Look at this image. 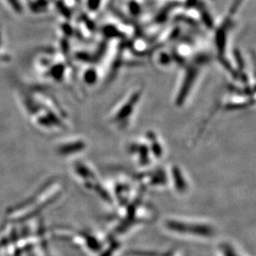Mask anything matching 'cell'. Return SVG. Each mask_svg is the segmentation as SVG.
<instances>
[{"label": "cell", "mask_w": 256, "mask_h": 256, "mask_svg": "<svg viewBox=\"0 0 256 256\" xmlns=\"http://www.w3.org/2000/svg\"><path fill=\"white\" fill-rule=\"evenodd\" d=\"M161 226L168 234L182 239L208 242L218 234L215 224L202 218L168 216L162 220Z\"/></svg>", "instance_id": "1"}, {"label": "cell", "mask_w": 256, "mask_h": 256, "mask_svg": "<svg viewBox=\"0 0 256 256\" xmlns=\"http://www.w3.org/2000/svg\"><path fill=\"white\" fill-rule=\"evenodd\" d=\"M244 0H234L228 14L224 16L222 22L216 27L214 32V45L216 56L220 65L230 75L234 76V66L228 56L229 36L236 26V18Z\"/></svg>", "instance_id": "2"}, {"label": "cell", "mask_w": 256, "mask_h": 256, "mask_svg": "<svg viewBox=\"0 0 256 256\" xmlns=\"http://www.w3.org/2000/svg\"><path fill=\"white\" fill-rule=\"evenodd\" d=\"M208 60L209 58L205 55H198L196 58L192 56L188 62L184 63V72L174 96V103L175 106L182 108L186 104L196 82L200 78L203 66Z\"/></svg>", "instance_id": "3"}, {"label": "cell", "mask_w": 256, "mask_h": 256, "mask_svg": "<svg viewBox=\"0 0 256 256\" xmlns=\"http://www.w3.org/2000/svg\"><path fill=\"white\" fill-rule=\"evenodd\" d=\"M142 86L131 90L110 113L108 121L118 130H124L130 126L144 94Z\"/></svg>", "instance_id": "4"}, {"label": "cell", "mask_w": 256, "mask_h": 256, "mask_svg": "<svg viewBox=\"0 0 256 256\" xmlns=\"http://www.w3.org/2000/svg\"><path fill=\"white\" fill-rule=\"evenodd\" d=\"M137 181L144 186V188H168V168L151 166L146 170H141L137 178Z\"/></svg>", "instance_id": "5"}, {"label": "cell", "mask_w": 256, "mask_h": 256, "mask_svg": "<svg viewBox=\"0 0 256 256\" xmlns=\"http://www.w3.org/2000/svg\"><path fill=\"white\" fill-rule=\"evenodd\" d=\"M127 152L130 156L133 162L141 170H146L151 167L155 162L152 158L150 148L144 138L140 137L128 142L127 146Z\"/></svg>", "instance_id": "6"}, {"label": "cell", "mask_w": 256, "mask_h": 256, "mask_svg": "<svg viewBox=\"0 0 256 256\" xmlns=\"http://www.w3.org/2000/svg\"><path fill=\"white\" fill-rule=\"evenodd\" d=\"M168 168V188L178 196H185L191 190V182L185 170L174 164Z\"/></svg>", "instance_id": "7"}, {"label": "cell", "mask_w": 256, "mask_h": 256, "mask_svg": "<svg viewBox=\"0 0 256 256\" xmlns=\"http://www.w3.org/2000/svg\"><path fill=\"white\" fill-rule=\"evenodd\" d=\"M142 138H144L147 142L155 162H158L162 160L164 157L166 150L164 142L162 138H160V136L155 131L148 130L142 136Z\"/></svg>", "instance_id": "8"}, {"label": "cell", "mask_w": 256, "mask_h": 256, "mask_svg": "<svg viewBox=\"0 0 256 256\" xmlns=\"http://www.w3.org/2000/svg\"><path fill=\"white\" fill-rule=\"evenodd\" d=\"M152 60L154 62L156 66L162 68H170L174 63H175V59L172 51H166V50L162 51L160 49L154 52Z\"/></svg>", "instance_id": "9"}, {"label": "cell", "mask_w": 256, "mask_h": 256, "mask_svg": "<svg viewBox=\"0 0 256 256\" xmlns=\"http://www.w3.org/2000/svg\"><path fill=\"white\" fill-rule=\"evenodd\" d=\"M100 76V72L99 69L94 65L90 64L88 68H86L85 70H83L82 78L83 82L85 83L86 86H93L96 85V83L98 82Z\"/></svg>", "instance_id": "10"}, {"label": "cell", "mask_w": 256, "mask_h": 256, "mask_svg": "<svg viewBox=\"0 0 256 256\" xmlns=\"http://www.w3.org/2000/svg\"><path fill=\"white\" fill-rule=\"evenodd\" d=\"M219 256H244L239 252V250L228 240H222L218 244Z\"/></svg>", "instance_id": "11"}, {"label": "cell", "mask_w": 256, "mask_h": 256, "mask_svg": "<svg viewBox=\"0 0 256 256\" xmlns=\"http://www.w3.org/2000/svg\"><path fill=\"white\" fill-rule=\"evenodd\" d=\"M126 8L133 17H138L142 12V5L140 0H127Z\"/></svg>", "instance_id": "12"}, {"label": "cell", "mask_w": 256, "mask_h": 256, "mask_svg": "<svg viewBox=\"0 0 256 256\" xmlns=\"http://www.w3.org/2000/svg\"><path fill=\"white\" fill-rule=\"evenodd\" d=\"M84 2L90 14H98L107 4L106 0H85Z\"/></svg>", "instance_id": "13"}, {"label": "cell", "mask_w": 256, "mask_h": 256, "mask_svg": "<svg viewBox=\"0 0 256 256\" xmlns=\"http://www.w3.org/2000/svg\"><path fill=\"white\" fill-rule=\"evenodd\" d=\"M5 6L8 10H12V12H14L16 14H20L22 12V6L20 4L18 0H1Z\"/></svg>", "instance_id": "14"}]
</instances>
